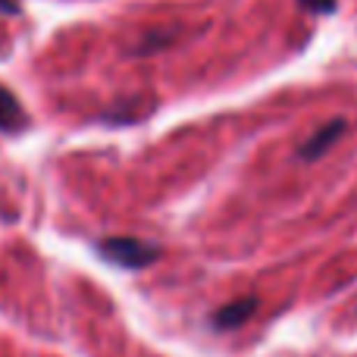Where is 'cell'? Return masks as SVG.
<instances>
[{
    "label": "cell",
    "mask_w": 357,
    "mask_h": 357,
    "mask_svg": "<svg viewBox=\"0 0 357 357\" xmlns=\"http://www.w3.org/2000/svg\"><path fill=\"white\" fill-rule=\"evenodd\" d=\"M98 254L107 264H116L123 270H148L151 264L163 257V248L154 241L132 238V235H113V238L98 241Z\"/></svg>",
    "instance_id": "6da1fadb"
},
{
    "label": "cell",
    "mask_w": 357,
    "mask_h": 357,
    "mask_svg": "<svg viewBox=\"0 0 357 357\" xmlns=\"http://www.w3.org/2000/svg\"><path fill=\"white\" fill-rule=\"evenodd\" d=\"M348 132V123L345 119H333V123H326L323 129H317L314 135L307 138V142L301 144V151H298V157L301 160H320L323 154H329V151L339 144V138Z\"/></svg>",
    "instance_id": "7a4b0ae2"
},
{
    "label": "cell",
    "mask_w": 357,
    "mask_h": 357,
    "mask_svg": "<svg viewBox=\"0 0 357 357\" xmlns=\"http://www.w3.org/2000/svg\"><path fill=\"white\" fill-rule=\"evenodd\" d=\"M257 310V298L248 295V298H238V301H229L226 307H220L213 317H210V326L220 329V333H229V329H238L241 323H248Z\"/></svg>",
    "instance_id": "3957f363"
},
{
    "label": "cell",
    "mask_w": 357,
    "mask_h": 357,
    "mask_svg": "<svg viewBox=\"0 0 357 357\" xmlns=\"http://www.w3.org/2000/svg\"><path fill=\"white\" fill-rule=\"evenodd\" d=\"M25 126H29V116L16 100V94L0 88V132H22Z\"/></svg>",
    "instance_id": "277c9868"
},
{
    "label": "cell",
    "mask_w": 357,
    "mask_h": 357,
    "mask_svg": "<svg viewBox=\"0 0 357 357\" xmlns=\"http://www.w3.org/2000/svg\"><path fill=\"white\" fill-rule=\"evenodd\" d=\"M298 3L307 13H314V16H333L339 10V0H298Z\"/></svg>",
    "instance_id": "5b68a950"
},
{
    "label": "cell",
    "mask_w": 357,
    "mask_h": 357,
    "mask_svg": "<svg viewBox=\"0 0 357 357\" xmlns=\"http://www.w3.org/2000/svg\"><path fill=\"white\" fill-rule=\"evenodd\" d=\"M0 16H19L16 0H0Z\"/></svg>",
    "instance_id": "8992f818"
}]
</instances>
